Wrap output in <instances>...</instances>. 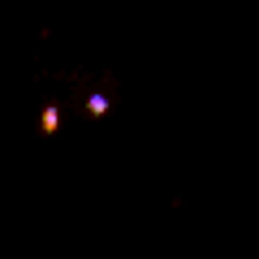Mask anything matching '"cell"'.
<instances>
[{
	"label": "cell",
	"mask_w": 259,
	"mask_h": 259,
	"mask_svg": "<svg viewBox=\"0 0 259 259\" xmlns=\"http://www.w3.org/2000/svg\"><path fill=\"white\" fill-rule=\"evenodd\" d=\"M87 112H91V117H104V112H108V100H104V95H91V100H87Z\"/></svg>",
	"instance_id": "obj_1"
},
{
	"label": "cell",
	"mask_w": 259,
	"mask_h": 259,
	"mask_svg": "<svg viewBox=\"0 0 259 259\" xmlns=\"http://www.w3.org/2000/svg\"><path fill=\"white\" fill-rule=\"evenodd\" d=\"M56 125H61V112H56V108H44V130H48V134H52Z\"/></svg>",
	"instance_id": "obj_2"
}]
</instances>
